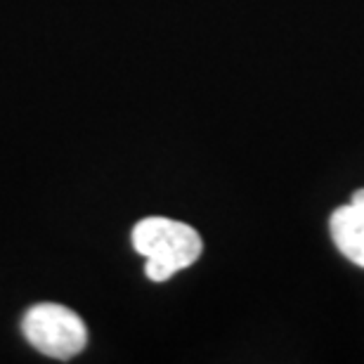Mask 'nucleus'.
Masks as SVG:
<instances>
[{
  "label": "nucleus",
  "instance_id": "1",
  "mask_svg": "<svg viewBox=\"0 0 364 364\" xmlns=\"http://www.w3.org/2000/svg\"><path fill=\"white\" fill-rule=\"evenodd\" d=\"M133 246L147 258L144 272L151 282H166L194 265L203 244L199 232L171 218H144L133 228Z\"/></svg>",
  "mask_w": 364,
  "mask_h": 364
},
{
  "label": "nucleus",
  "instance_id": "2",
  "mask_svg": "<svg viewBox=\"0 0 364 364\" xmlns=\"http://www.w3.org/2000/svg\"><path fill=\"white\" fill-rule=\"evenodd\" d=\"M26 341L48 358L71 360L85 348L88 329L74 310L57 303H38L21 319Z\"/></svg>",
  "mask_w": 364,
  "mask_h": 364
},
{
  "label": "nucleus",
  "instance_id": "3",
  "mask_svg": "<svg viewBox=\"0 0 364 364\" xmlns=\"http://www.w3.org/2000/svg\"><path fill=\"white\" fill-rule=\"evenodd\" d=\"M329 230L336 249L355 265L364 267V210L355 203L336 208L331 213Z\"/></svg>",
  "mask_w": 364,
  "mask_h": 364
},
{
  "label": "nucleus",
  "instance_id": "4",
  "mask_svg": "<svg viewBox=\"0 0 364 364\" xmlns=\"http://www.w3.org/2000/svg\"><path fill=\"white\" fill-rule=\"evenodd\" d=\"M350 203H355V206L364 210V189H358V192L353 194V201Z\"/></svg>",
  "mask_w": 364,
  "mask_h": 364
}]
</instances>
